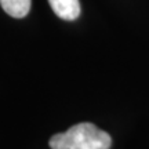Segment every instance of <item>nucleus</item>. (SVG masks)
Instances as JSON below:
<instances>
[{
    "label": "nucleus",
    "mask_w": 149,
    "mask_h": 149,
    "mask_svg": "<svg viewBox=\"0 0 149 149\" xmlns=\"http://www.w3.org/2000/svg\"><path fill=\"white\" fill-rule=\"evenodd\" d=\"M48 145L51 149H109L112 138L93 123H79L65 133L53 135Z\"/></svg>",
    "instance_id": "1"
},
{
    "label": "nucleus",
    "mask_w": 149,
    "mask_h": 149,
    "mask_svg": "<svg viewBox=\"0 0 149 149\" xmlns=\"http://www.w3.org/2000/svg\"><path fill=\"white\" fill-rule=\"evenodd\" d=\"M53 11L65 21H74L80 15L79 0H48Z\"/></svg>",
    "instance_id": "2"
},
{
    "label": "nucleus",
    "mask_w": 149,
    "mask_h": 149,
    "mask_svg": "<svg viewBox=\"0 0 149 149\" xmlns=\"http://www.w3.org/2000/svg\"><path fill=\"white\" fill-rule=\"evenodd\" d=\"M1 8L14 18H24L29 14L32 0H0Z\"/></svg>",
    "instance_id": "3"
}]
</instances>
